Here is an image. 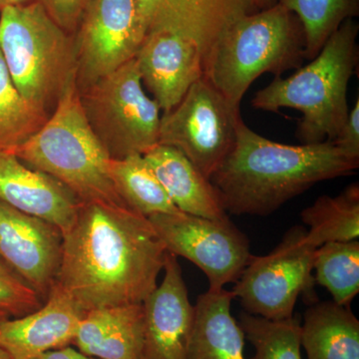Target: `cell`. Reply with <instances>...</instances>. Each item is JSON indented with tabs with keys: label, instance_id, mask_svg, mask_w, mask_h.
<instances>
[{
	"label": "cell",
	"instance_id": "cell-24",
	"mask_svg": "<svg viewBox=\"0 0 359 359\" xmlns=\"http://www.w3.org/2000/svg\"><path fill=\"white\" fill-rule=\"evenodd\" d=\"M299 18L306 41L304 56L311 60L344 21L359 13V0H280Z\"/></svg>",
	"mask_w": 359,
	"mask_h": 359
},
{
	"label": "cell",
	"instance_id": "cell-33",
	"mask_svg": "<svg viewBox=\"0 0 359 359\" xmlns=\"http://www.w3.org/2000/svg\"><path fill=\"white\" fill-rule=\"evenodd\" d=\"M32 0H0V11L7 8V7L23 6V4H29Z\"/></svg>",
	"mask_w": 359,
	"mask_h": 359
},
{
	"label": "cell",
	"instance_id": "cell-17",
	"mask_svg": "<svg viewBox=\"0 0 359 359\" xmlns=\"http://www.w3.org/2000/svg\"><path fill=\"white\" fill-rule=\"evenodd\" d=\"M73 344L98 359H143V304L93 309L84 316Z\"/></svg>",
	"mask_w": 359,
	"mask_h": 359
},
{
	"label": "cell",
	"instance_id": "cell-6",
	"mask_svg": "<svg viewBox=\"0 0 359 359\" xmlns=\"http://www.w3.org/2000/svg\"><path fill=\"white\" fill-rule=\"evenodd\" d=\"M0 51L21 95L45 114L76 81L74 35L52 20L39 0L0 11Z\"/></svg>",
	"mask_w": 359,
	"mask_h": 359
},
{
	"label": "cell",
	"instance_id": "cell-23",
	"mask_svg": "<svg viewBox=\"0 0 359 359\" xmlns=\"http://www.w3.org/2000/svg\"><path fill=\"white\" fill-rule=\"evenodd\" d=\"M314 280L325 287L334 302L351 306L359 292V242H330L316 250Z\"/></svg>",
	"mask_w": 359,
	"mask_h": 359
},
{
	"label": "cell",
	"instance_id": "cell-28",
	"mask_svg": "<svg viewBox=\"0 0 359 359\" xmlns=\"http://www.w3.org/2000/svg\"><path fill=\"white\" fill-rule=\"evenodd\" d=\"M45 11L65 32L74 35L92 0H39Z\"/></svg>",
	"mask_w": 359,
	"mask_h": 359
},
{
	"label": "cell",
	"instance_id": "cell-27",
	"mask_svg": "<svg viewBox=\"0 0 359 359\" xmlns=\"http://www.w3.org/2000/svg\"><path fill=\"white\" fill-rule=\"evenodd\" d=\"M39 294L0 259V311L20 318L41 308Z\"/></svg>",
	"mask_w": 359,
	"mask_h": 359
},
{
	"label": "cell",
	"instance_id": "cell-20",
	"mask_svg": "<svg viewBox=\"0 0 359 359\" xmlns=\"http://www.w3.org/2000/svg\"><path fill=\"white\" fill-rule=\"evenodd\" d=\"M301 342L308 359H359V321L349 306L318 301L304 313Z\"/></svg>",
	"mask_w": 359,
	"mask_h": 359
},
{
	"label": "cell",
	"instance_id": "cell-22",
	"mask_svg": "<svg viewBox=\"0 0 359 359\" xmlns=\"http://www.w3.org/2000/svg\"><path fill=\"white\" fill-rule=\"evenodd\" d=\"M309 226L306 238L314 248L330 242H349L359 237V185L353 183L335 197L320 196L302 212Z\"/></svg>",
	"mask_w": 359,
	"mask_h": 359
},
{
	"label": "cell",
	"instance_id": "cell-29",
	"mask_svg": "<svg viewBox=\"0 0 359 359\" xmlns=\"http://www.w3.org/2000/svg\"><path fill=\"white\" fill-rule=\"evenodd\" d=\"M334 145L353 160L359 161V99L353 110L349 111L344 127L334 141Z\"/></svg>",
	"mask_w": 359,
	"mask_h": 359
},
{
	"label": "cell",
	"instance_id": "cell-9",
	"mask_svg": "<svg viewBox=\"0 0 359 359\" xmlns=\"http://www.w3.org/2000/svg\"><path fill=\"white\" fill-rule=\"evenodd\" d=\"M240 115V109L231 107L203 76L174 109L161 117L159 144L183 153L210 180L235 144Z\"/></svg>",
	"mask_w": 359,
	"mask_h": 359
},
{
	"label": "cell",
	"instance_id": "cell-4",
	"mask_svg": "<svg viewBox=\"0 0 359 359\" xmlns=\"http://www.w3.org/2000/svg\"><path fill=\"white\" fill-rule=\"evenodd\" d=\"M304 29L299 18L278 2L236 18L205 59L204 77L231 107L240 109L250 84L264 73L280 76L304 62Z\"/></svg>",
	"mask_w": 359,
	"mask_h": 359
},
{
	"label": "cell",
	"instance_id": "cell-11",
	"mask_svg": "<svg viewBox=\"0 0 359 359\" xmlns=\"http://www.w3.org/2000/svg\"><path fill=\"white\" fill-rule=\"evenodd\" d=\"M144 39L136 0H92L74 33L78 90L133 59Z\"/></svg>",
	"mask_w": 359,
	"mask_h": 359
},
{
	"label": "cell",
	"instance_id": "cell-34",
	"mask_svg": "<svg viewBox=\"0 0 359 359\" xmlns=\"http://www.w3.org/2000/svg\"><path fill=\"white\" fill-rule=\"evenodd\" d=\"M9 318H11V316H9L8 314H6V313H4V311H0V323H2V321L6 320Z\"/></svg>",
	"mask_w": 359,
	"mask_h": 359
},
{
	"label": "cell",
	"instance_id": "cell-35",
	"mask_svg": "<svg viewBox=\"0 0 359 359\" xmlns=\"http://www.w3.org/2000/svg\"><path fill=\"white\" fill-rule=\"evenodd\" d=\"M0 359H11L1 348H0Z\"/></svg>",
	"mask_w": 359,
	"mask_h": 359
},
{
	"label": "cell",
	"instance_id": "cell-15",
	"mask_svg": "<svg viewBox=\"0 0 359 359\" xmlns=\"http://www.w3.org/2000/svg\"><path fill=\"white\" fill-rule=\"evenodd\" d=\"M0 201L54 224L63 235L83 204L58 180L27 166L9 151H0Z\"/></svg>",
	"mask_w": 359,
	"mask_h": 359
},
{
	"label": "cell",
	"instance_id": "cell-16",
	"mask_svg": "<svg viewBox=\"0 0 359 359\" xmlns=\"http://www.w3.org/2000/svg\"><path fill=\"white\" fill-rule=\"evenodd\" d=\"M86 311L53 287L41 308L0 323V348L11 359H35L73 344Z\"/></svg>",
	"mask_w": 359,
	"mask_h": 359
},
{
	"label": "cell",
	"instance_id": "cell-5",
	"mask_svg": "<svg viewBox=\"0 0 359 359\" xmlns=\"http://www.w3.org/2000/svg\"><path fill=\"white\" fill-rule=\"evenodd\" d=\"M11 152L58 180L82 203L128 208L111 182V157L90 126L76 81L63 92L43 126Z\"/></svg>",
	"mask_w": 359,
	"mask_h": 359
},
{
	"label": "cell",
	"instance_id": "cell-2",
	"mask_svg": "<svg viewBox=\"0 0 359 359\" xmlns=\"http://www.w3.org/2000/svg\"><path fill=\"white\" fill-rule=\"evenodd\" d=\"M358 167L332 141L278 143L252 131L240 115L235 144L210 182L226 212L266 217L320 182L348 176Z\"/></svg>",
	"mask_w": 359,
	"mask_h": 359
},
{
	"label": "cell",
	"instance_id": "cell-7",
	"mask_svg": "<svg viewBox=\"0 0 359 359\" xmlns=\"http://www.w3.org/2000/svg\"><path fill=\"white\" fill-rule=\"evenodd\" d=\"M90 126L111 159L159 144L161 109L146 93L135 58L79 91Z\"/></svg>",
	"mask_w": 359,
	"mask_h": 359
},
{
	"label": "cell",
	"instance_id": "cell-14",
	"mask_svg": "<svg viewBox=\"0 0 359 359\" xmlns=\"http://www.w3.org/2000/svg\"><path fill=\"white\" fill-rule=\"evenodd\" d=\"M164 278L143 302V359H186L195 318L181 266L168 252Z\"/></svg>",
	"mask_w": 359,
	"mask_h": 359
},
{
	"label": "cell",
	"instance_id": "cell-19",
	"mask_svg": "<svg viewBox=\"0 0 359 359\" xmlns=\"http://www.w3.org/2000/svg\"><path fill=\"white\" fill-rule=\"evenodd\" d=\"M233 299L224 289L198 297L186 359H245V334L231 313Z\"/></svg>",
	"mask_w": 359,
	"mask_h": 359
},
{
	"label": "cell",
	"instance_id": "cell-18",
	"mask_svg": "<svg viewBox=\"0 0 359 359\" xmlns=\"http://www.w3.org/2000/svg\"><path fill=\"white\" fill-rule=\"evenodd\" d=\"M143 156L179 211L202 218L229 219L215 187L183 153L158 144Z\"/></svg>",
	"mask_w": 359,
	"mask_h": 359
},
{
	"label": "cell",
	"instance_id": "cell-26",
	"mask_svg": "<svg viewBox=\"0 0 359 359\" xmlns=\"http://www.w3.org/2000/svg\"><path fill=\"white\" fill-rule=\"evenodd\" d=\"M238 325L256 351L250 359H302V325L295 316L273 320L243 311Z\"/></svg>",
	"mask_w": 359,
	"mask_h": 359
},
{
	"label": "cell",
	"instance_id": "cell-30",
	"mask_svg": "<svg viewBox=\"0 0 359 359\" xmlns=\"http://www.w3.org/2000/svg\"><path fill=\"white\" fill-rule=\"evenodd\" d=\"M139 18L146 34L167 13L174 0H136Z\"/></svg>",
	"mask_w": 359,
	"mask_h": 359
},
{
	"label": "cell",
	"instance_id": "cell-31",
	"mask_svg": "<svg viewBox=\"0 0 359 359\" xmlns=\"http://www.w3.org/2000/svg\"><path fill=\"white\" fill-rule=\"evenodd\" d=\"M35 359H98L92 358L82 353L78 349L72 348L70 346L62 347V348L54 349V351H47L39 358Z\"/></svg>",
	"mask_w": 359,
	"mask_h": 359
},
{
	"label": "cell",
	"instance_id": "cell-12",
	"mask_svg": "<svg viewBox=\"0 0 359 359\" xmlns=\"http://www.w3.org/2000/svg\"><path fill=\"white\" fill-rule=\"evenodd\" d=\"M62 248L63 233L57 226L0 201V259L43 302L55 285Z\"/></svg>",
	"mask_w": 359,
	"mask_h": 359
},
{
	"label": "cell",
	"instance_id": "cell-1",
	"mask_svg": "<svg viewBox=\"0 0 359 359\" xmlns=\"http://www.w3.org/2000/svg\"><path fill=\"white\" fill-rule=\"evenodd\" d=\"M167 255L146 217L126 207L83 203L63 235L54 287L86 313L143 304L157 287Z\"/></svg>",
	"mask_w": 359,
	"mask_h": 359
},
{
	"label": "cell",
	"instance_id": "cell-8",
	"mask_svg": "<svg viewBox=\"0 0 359 359\" xmlns=\"http://www.w3.org/2000/svg\"><path fill=\"white\" fill-rule=\"evenodd\" d=\"M316 250L306 229L292 226L269 254L252 255L231 290L235 299L252 316L273 320L292 318L302 294L309 304L318 302L313 275Z\"/></svg>",
	"mask_w": 359,
	"mask_h": 359
},
{
	"label": "cell",
	"instance_id": "cell-25",
	"mask_svg": "<svg viewBox=\"0 0 359 359\" xmlns=\"http://www.w3.org/2000/svg\"><path fill=\"white\" fill-rule=\"evenodd\" d=\"M49 115L26 101L16 88L0 51V151H13L36 133Z\"/></svg>",
	"mask_w": 359,
	"mask_h": 359
},
{
	"label": "cell",
	"instance_id": "cell-10",
	"mask_svg": "<svg viewBox=\"0 0 359 359\" xmlns=\"http://www.w3.org/2000/svg\"><path fill=\"white\" fill-rule=\"evenodd\" d=\"M148 219L168 252L185 257L207 276L209 290L237 282L252 257L247 236L230 218L211 219L180 212Z\"/></svg>",
	"mask_w": 359,
	"mask_h": 359
},
{
	"label": "cell",
	"instance_id": "cell-13",
	"mask_svg": "<svg viewBox=\"0 0 359 359\" xmlns=\"http://www.w3.org/2000/svg\"><path fill=\"white\" fill-rule=\"evenodd\" d=\"M134 58L144 88L164 113L174 109L204 76L199 45L177 33H149Z\"/></svg>",
	"mask_w": 359,
	"mask_h": 359
},
{
	"label": "cell",
	"instance_id": "cell-21",
	"mask_svg": "<svg viewBox=\"0 0 359 359\" xmlns=\"http://www.w3.org/2000/svg\"><path fill=\"white\" fill-rule=\"evenodd\" d=\"M108 174L116 192L132 211L149 218L180 212L143 155L110 159Z\"/></svg>",
	"mask_w": 359,
	"mask_h": 359
},
{
	"label": "cell",
	"instance_id": "cell-3",
	"mask_svg": "<svg viewBox=\"0 0 359 359\" xmlns=\"http://www.w3.org/2000/svg\"><path fill=\"white\" fill-rule=\"evenodd\" d=\"M358 23L344 21L308 65L257 91L252 107L301 111L297 137L302 144L334 141L349 114L347 90L358 65Z\"/></svg>",
	"mask_w": 359,
	"mask_h": 359
},
{
	"label": "cell",
	"instance_id": "cell-32",
	"mask_svg": "<svg viewBox=\"0 0 359 359\" xmlns=\"http://www.w3.org/2000/svg\"><path fill=\"white\" fill-rule=\"evenodd\" d=\"M248 2L255 9V11H259L275 6L280 2V0H248Z\"/></svg>",
	"mask_w": 359,
	"mask_h": 359
}]
</instances>
